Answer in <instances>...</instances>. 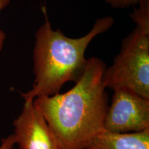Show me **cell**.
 <instances>
[{"instance_id":"7a4b0ae2","label":"cell","mask_w":149,"mask_h":149,"mask_svg":"<svg viewBox=\"0 0 149 149\" xmlns=\"http://www.w3.org/2000/svg\"><path fill=\"white\" fill-rule=\"evenodd\" d=\"M45 15V22L35 33L34 83L31 90L22 93L24 101L54 95L59 93L66 83L77 81L86 66L88 59L85 53L90 43L111 29L114 23L111 16L100 18L86 35L72 38L59 29L54 30Z\"/></svg>"},{"instance_id":"ba28073f","label":"cell","mask_w":149,"mask_h":149,"mask_svg":"<svg viewBox=\"0 0 149 149\" xmlns=\"http://www.w3.org/2000/svg\"><path fill=\"white\" fill-rule=\"evenodd\" d=\"M141 0H106V3L113 8L123 9L135 7Z\"/></svg>"},{"instance_id":"5b68a950","label":"cell","mask_w":149,"mask_h":149,"mask_svg":"<svg viewBox=\"0 0 149 149\" xmlns=\"http://www.w3.org/2000/svg\"><path fill=\"white\" fill-rule=\"evenodd\" d=\"M16 144L19 149H61L55 135L34 100L24 101L13 122Z\"/></svg>"},{"instance_id":"9c48e42d","label":"cell","mask_w":149,"mask_h":149,"mask_svg":"<svg viewBox=\"0 0 149 149\" xmlns=\"http://www.w3.org/2000/svg\"><path fill=\"white\" fill-rule=\"evenodd\" d=\"M10 2V0H0V12L7 7ZM6 40V34L3 31L0 29V51L3 49V45Z\"/></svg>"},{"instance_id":"30bf717a","label":"cell","mask_w":149,"mask_h":149,"mask_svg":"<svg viewBox=\"0 0 149 149\" xmlns=\"http://www.w3.org/2000/svg\"><path fill=\"white\" fill-rule=\"evenodd\" d=\"M15 144V139L13 135H10L1 140L0 149H13Z\"/></svg>"},{"instance_id":"6da1fadb","label":"cell","mask_w":149,"mask_h":149,"mask_svg":"<svg viewBox=\"0 0 149 149\" xmlns=\"http://www.w3.org/2000/svg\"><path fill=\"white\" fill-rule=\"evenodd\" d=\"M107 68L98 57L88 59L82 75L64 93L34 100L61 149H86L104 130L109 95L102 83Z\"/></svg>"},{"instance_id":"277c9868","label":"cell","mask_w":149,"mask_h":149,"mask_svg":"<svg viewBox=\"0 0 149 149\" xmlns=\"http://www.w3.org/2000/svg\"><path fill=\"white\" fill-rule=\"evenodd\" d=\"M114 91L104 123L113 133H137L149 129V99L126 88Z\"/></svg>"},{"instance_id":"3957f363","label":"cell","mask_w":149,"mask_h":149,"mask_svg":"<svg viewBox=\"0 0 149 149\" xmlns=\"http://www.w3.org/2000/svg\"><path fill=\"white\" fill-rule=\"evenodd\" d=\"M105 88H126L149 99V26L136 25L120 53L104 70Z\"/></svg>"},{"instance_id":"8992f818","label":"cell","mask_w":149,"mask_h":149,"mask_svg":"<svg viewBox=\"0 0 149 149\" xmlns=\"http://www.w3.org/2000/svg\"><path fill=\"white\" fill-rule=\"evenodd\" d=\"M86 149H149V129L126 133L104 129L93 137Z\"/></svg>"},{"instance_id":"52a82bcc","label":"cell","mask_w":149,"mask_h":149,"mask_svg":"<svg viewBox=\"0 0 149 149\" xmlns=\"http://www.w3.org/2000/svg\"><path fill=\"white\" fill-rule=\"evenodd\" d=\"M130 15L135 25L149 26V0H141Z\"/></svg>"}]
</instances>
